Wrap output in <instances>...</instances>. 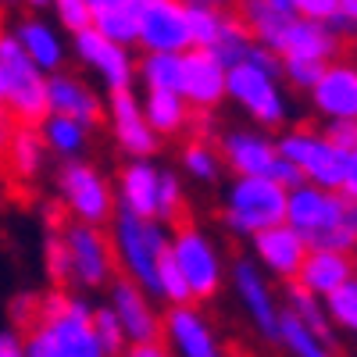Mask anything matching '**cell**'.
Here are the masks:
<instances>
[{"instance_id": "cell-1", "label": "cell", "mask_w": 357, "mask_h": 357, "mask_svg": "<svg viewBox=\"0 0 357 357\" xmlns=\"http://www.w3.org/2000/svg\"><path fill=\"white\" fill-rule=\"evenodd\" d=\"M29 357H107L97 329L93 307L68 289L40 296V314L25 329Z\"/></svg>"}, {"instance_id": "cell-2", "label": "cell", "mask_w": 357, "mask_h": 357, "mask_svg": "<svg viewBox=\"0 0 357 357\" xmlns=\"http://www.w3.org/2000/svg\"><path fill=\"white\" fill-rule=\"evenodd\" d=\"M286 225L304 236L307 250L357 254V204H350L340 190H293L286 200Z\"/></svg>"}, {"instance_id": "cell-3", "label": "cell", "mask_w": 357, "mask_h": 357, "mask_svg": "<svg viewBox=\"0 0 357 357\" xmlns=\"http://www.w3.org/2000/svg\"><path fill=\"white\" fill-rule=\"evenodd\" d=\"M168 243H172V232L158 218H136L118 211L111 222V247L118 268H122L129 282H136L151 296H158V272H161V261L168 257Z\"/></svg>"}, {"instance_id": "cell-4", "label": "cell", "mask_w": 357, "mask_h": 357, "mask_svg": "<svg viewBox=\"0 0 357 357\" xmlns=\"http://www.w3.org/2000/svg\"><path fill=\"white\" fill-rule=\"evenodd\" d=\"M289 193L268 175L232 178L222 197V225L236 240H254L257 232L286 222Z\"/></svg>"}, {"instance_id": "cell-5", "label": "cell", "mask_w": 357, "mask_h": 357, "mask_svg": "<svg viewBox=\"0 0 357 357\" xmlns=\"http://www.w3.org/2000/svg\"><path fill=\"white\" fill-rule=\"evenodd\" d=\"M168 254H172L175 268L183 272L193 304H207L222 293V286L229 279V264H225L222 247L200 225H178L172 232Z\"/></svg>"}, {"instance_id": "cell-6", "label": "cell", "mask_w": 357, "mask_h": 357, "mask_svg": "<svg viewBox=\"0 0 357 357\" xmlns=\"http://www.w3.org/2000/svg\"><path fill=\"white\" fill-rule=\"evenodd\" d=\"M57 197H61L72 222H82V225L104 229L118 215L114 183L89 161H65L57 168Z\"/></svg>"}, {"instance_id": "cell-7", "label": "cell", "mask_w": 357, "mask_h": 357, "mask_svg": "<svg viewBox=\"0 0 357 357\" xmlns=\"http://www.w3.org/2000/svg\"><path fill=\"white\" fill-rule=\"evenodd\" d=\"M229 100L257 129H282L289 118V97L282 89V75H272L250 61L229 68Z\"/></svg>"}, {"instance_id": "cell-8", "label": "cell", "mask_w": 357, "mask_h": 357, "mask_svg": "<svg viewBox=\"0 0 357 357\" xmlns=\"http://www.w3.org/2000/svg\"><path fill=\"white\" fill-rule=\"evenodd\" d=\"M57 232H61L65 250H68V282L75 289H104L114 282L118 261L111 247V232L97 225H82V222H68Z\"/></svg>"}, {"instance_id": "cell-9", "label": "cell", "mask_w": 357, "mask_h": 357, "mask_svg": "<svg viewBox=\"0 0 357 357\" xmlns=\"http://www.w3.org/2000/svg\"><path fill=\"white\" fill-rule=\"evenodd\" d=\"M275 143H279V158H286L289 165L301 168L307 186H318V190H340L343 186L347 154L336 151V146L325 139L321 129L296 126V129H286Z\"/></svg>"}, {"instance_id": "cell-10", "label": "cell", "mask_w": 357, "mask_h": 357, "mask_svg": "<svg viewBox=\"0 0 357 357\" xmlns=\"http://www.w3.org/2000/svg\"><path fill=\"white\" fill-rule=\"evenodd\" d=\"M0 68L8 75V111L22 126H40L50 114L47 111V75L22 54L11 29L0 33Z\"/></svg>"}, {"instance_id": "cell-11", "label": "cell", "mask_w": 357, "mask_h": 357, "mask_svg": "<svg viewBox=\"0 0 357 357\" xmlns=\"http://www.w3.org/2000/svg\"><path fill=\"white\" fill-rule=\"evenodd\" d=\"M229 282H232V293H236V301H240L243 314L250 318L254 333L264 343H279L282 301H279L275 289H272V279H268L250 257H236L229 264Z\"/></svg>"}, {"instance_id": "cell-12", "label": "cell", "mask_w": 357, "mask_h": 357, "mask_svg": "<svg viewBox=\"0 0 357 357\" xmlns=\"http://www.w3.org/2000/svg\"><path fill=\"white\" fill-rule=\"evenodd\" d=\"M104 118L114 146L126 154V161H154L161 151V136L151 129L143 114V100L132 93V89H118V93L107 97L104 104Z\"/></svg>"}, {"instance_id": "cell-13", "label": "cell", "mask_w": 357, "mask_h": 357, "mask_svg": "<svg viewBox=\"0 0 357 357\" xmlns=\"http://www.w3.org/2000/svg\"><path fill=\"white\" fill-rule=\"evenodd\" d=\"M161 343L172 350V357H229L215 321L197 304L168 307L161 314Z\"/></svg>"}, {"instance_id": "cell-14", "label": "cell", "mask_w": 357, "mask_h": 357, "mask_svg": "<svg viewBox=\"0 0 357 357\" xmlns=\"http://www.w3.org/2000/svg\"><path fill=\"white\" fill-rule=\"evenodd\" d=\"M136 47L143 54H186L190 43V8L178 0H151L139 8Z\"/></svg>"}, {"instance_id": "cell-15", "label": "cell", "mask_w": 357, "mask_h": 357, "mask_svg": "<svg viewBox=\"0 0 357 357\" xmlns=\"http://www.w3.org/2000/svg\"><path fill=\"white\" fill-rule=\"evenodd\" d=\"M72 54L79 57V65L86 72H93L107 93H118V89H132L136 82V57L129 47H118L107 36H100L97 29H86V33L72 36Z\"/></svg>"}, {"instance_id": "cell-16", "label": "cell", "mask_w": 357, "mask_h": 357, "mask_svg": "<svg viewBox=\"0 0 357 357\" xmlns=\"http://www.w3.org/2000/svg\"><path fill=\"white\" fill-rule=\"evenodd\" d=\"M304 257H307L304 236L296 232V229H289L286 222L257 232L254 240H250V261H254L272 282H286V286L296 282Z\"/></svg>"}, {"instance_id": "cell-17", "label": "cell", "mask_w": 357, "mask_h": 357, "mask_svg": "<svg viewBox=\"0 0 357 357\" xmlns=\"http://www.w3.org/2000/svg\"><path fill=\"white\" fill-rule=\"evenodd\" d=\"M311 107L329 122H357V61L336 57L311 86Z\"/></svg>"}, {"instance_id": "cell-18", "label": "cell", "mask_w": 357, "mask_h": 357, "mask_svg": "<svg viewBox=\"0 0 357 357\" xmlns=\"http://www.w3.org/2000/svg\"><path fill=\"white\" fill-rule=\"evenodd\" d=\"M218 158L232 172V178L272 175L279 161V143L261 129H225L218 136Z\"/></svg>"}, {"instance_id": "cell-19", "label": "cell", "mask_w": 357, "mask_h": 357, "mask_svg": "<svg viewBox=\"0 0 357 357\" xmlns=\"http://www.w3.org/2000/svg\"><path fill=\"white\" fill-rule=\"evenodd\" d=\"M178 93L186 97L193 111H215L222 100H229V68L211 50H186L183 54V86Z\"/></svg>"}, {"instance_id": "cell-20", "label": "cell", "mask_w": 357, "mask_h": 357, "mask_svg": "<svg viewBox=\"0 0 357 357\" xmlns=\"http://www.w3.org/2000/svg\"><path fill=\"white\" fill-rule=\"evenodd\" d=\"M151 301H154V296L143 293V289H139L136 282H129L126 275L114 279V282L107 286V307L114 311L118 321H122L129 343L161 340V314H158V307H154Z\"/></svg>"}, {"instance_id": "cell-21", "label": "cell", "mask_w": 357, "mask_h": 357, "mask_svg": "<svg viewBox=\"0 0 357 357\" xmlns=\"http://www.w3.org/2000/svg\"><path fill=\"white\" fill-rule=\"evenodd\" d=\"M11 36L18 40L22 54H25L47 79L57 75V72H65L68 43H65V33H61L54 22H47V18H40V15H29V18L15 22Z\"/></svg>"}, {"instance_id": "cell-22", "label": "cell", "mask_w": 357, "mask_h": 357, "mask_svg": "<svg viewBox=\"0 0 357 357\" xmlns=\"http://www.w3.org/2000/svg\"><path fill=\"white\" fill-rule=\"evenodd\" d=\"M47 111L61 114V118H75V122L89 129L100 126V118H104L100 93L82 75H72V72H57L47 79Z\"/></svg>"}, {"instance_id": "cell-23", "label": "cell", "mask_w": 357, "mask_h": 357, "mask_svg": "<svg viewBox=\"0 0 357 357\" xmlns=\"http://www.w3.org/2000/svg\"><path fill=\"white\" fill-rule=\"evenodd\" d=\"M158 190H161V168L154 161H126L114 178L118 211L136 218H158Z\"/></svg>"}, {"instance_id": "cell-24", "label": "cell", "mask_w": 357, "mask_h": 357, "mask_svg": "<svg viewBox=\"0 0 357 357\" xmlns=\"http://www.w3.org/2000/svg\"><path fill=\"white\" fill-rule=\"evenodd\" d=\"M350 279H357V264L354 254H336V250H307L296 286H304L307 293L329 301L333 293H340Z\"/></svg>"}, {"instance_id": "cell-25", "label": "cell", "mask_w": 357, "mask_h": 357, "mask_svg": "<svg viewBox=\"0 0 357 357\" xmlns=\"http://www.w3.org/2000/svg\"><path fill=\"white\" fill-rule=\"evenodd\" d=\"M47 154L61 158V161H82V154L89 151V126L75 122V118H61V114H47L36 126Z\"/></svg>"}, {"instance_id": "cell-26", "label": "cell", "mask_w": 357, "mask_h": 357, "mask_svg": "<svg viewBox=\"0 0 357 357\" xmlns=\"http://www.w3.org/2000/svg\"><path fill=\"white\" fill-rule=\"evenodd\" d=\"M139 100H143L146 122H151V129H154L161 139L186 132L190 122H193V107L186 104L183 93H143Z\"/></svg>"}, {"instance_id": "cell-27", "label": "cell", "mask_w": 357, "mask_h": 357, "mask_svg": "<svg viewBox=\"0 0 357 357\" xmlns=\"http://www.w3.org/2000/svg\"><path fill=\"white\" fill-rule=\"evenodd\" d=\"M282 311L286 314H293L296 321H304L311 333H318L321 340H329L333 343V318H329V307H325V301L321 296H314V293H307L304 286H296V282H289L286 286V296H282Z\"/></svg>"}, {"instance_id": "cell-28", "label": "cell", "mask_w": 357, "mask_h": 357, "mask_svg": "<svg viewBox=\"0 0 357 357\" xmlns=\"http://www.w3.org/2000/svg\"><path fill=\"white\" fill-rule=\"evenodd\" d=\"M136 79L146 93H178L183 86V54H143Z\"/></svg>"}, {"instance_id": "cell-29", "label": "cell", "mask_w": 357, "mask_h": 357, "mask_svg": "<svg viewBox=\"0 0 357 357\" xmlns=\"http://www.w3.org/2000/svg\"><path fill=\"white\" fill-rule=\"evenodd\" d=\"M47 146L36 132V126H18L15 139H11V151H8V165L18 178H25V183H33V178H40L43 165H47Z\"/></svg>"}, {"instance_id": "cell-30", "label": "cell", "mask_w": 357, "mask_h": 357, "mask_svg": "<svg viewBox=\"0 0 357 357\" xmlns=\"http://www.w3.org/2000/svg\"><path fill=\"white\" fill-rule=\"evenodd\" d=\"M279 347L289 357H336V347L329 340H321L318 333H311L304 321H296L286 311H282V321H279Z\"/></svg>"}, {"instance_id": "cell-31", "label": "cell", "mask_w": 357, "mask_h": 357, "mask_svg": "<svg viewBox=\"0 0 357 357\" xmlns=\"http://www.w3.org/2000/svg\"><path fill=\"white\" fill-rule=\"evenodd\" d=\"M254 47H257V43H254V36L247 33V25L229 11L225 22H222V33H218L215 47H211V54L218 57L225 68H236V65H243V61H247Z\"/></svg>"}, {"instance_id": "cell-32", "label": "cell", "mask_w": 357, "mask_h": 357, "mask_svg": "<svg viewBox=\"0 0 357 357\" xmlns=\"http://www.w3.org/2000/svg\"><path fill=\"white\" fill-rule=\"evenodd\" d=\"M139 8L143 4H122L111 11H97L93 15V29L100 36H107L118 47H136V33H139Z\"/></svg>"}, {"instance_id": "cell-33", "label": "cell", "mask_w": 357, "mask_h": 357, "mask_svg": "<svg viewBox=\"0 0 357 357\" xmlns=\"http://www.w3.org/2000/svg\"><path fill=\"white\" fill-rule=\"evenodd\" d=\"M178 165L186 168V175L193 183H215L222 175V158H218V146H211L207 139H190L183 151H178Z\"/></svg>"}, {"instance_id": "cell-34", "label": "cell", "mask_w": 357, "mask_h": 357, "mask_svg": "<svg viewBox=\"0 0 357 357\" xmlns=\"http://www.w3.org/2000/svg\"><path fill=\"white\" fill-rule=\"evenodd\" d=\"M186 215V190L178 183V175L161 168V190H158V222H178Z\"/></svg>"}, {"instance_id": "cell-35", "label": "cell", "mask_w": 357, "mask_h": 357, "mask_svg": "<svg viewBox=\"0 0 357 357\" xmlns=\"http://www.w3.org/2000/svg\"><path fill=\"white\" fill-rule=\"evenodd\" d=\"M93 329H97V340L104 347L107 357H122L129 350V340H126V329H122V321L114 318V311L107 304L93 307Z\"/></svg>"}, {"instance_id": "cell-36", "label": "cell", "mask_w": 357, "mask_h": 357, "mask_svg": "<svg viewBox=\"0 0 357 357\" xmlns=\"http://www.w3.org/2000/svg\"><path fill=\"white\" fill-rule=\"evenodd\" d=\"M54 25L61 29V33H86V29H93V8H89V0H54Z\"/></svg>"}, {"instance_id": "cell-37", "label": "cell", "mask_w": 357, "mask_h": 357, "mask_svg": "<svg viewBox=\"0 0 357 357\" xmlns=\"http://www.w3.org/2000/svg\"><path fill=\"white\" fill-rule=\"evenodd\" d=\"M325 307H329V318H333L336 329H343L357 340V279H350L340 293H333L329 301H325Z\"/></svg>"}, {"instance_id": "cell-38", "label": "cell", "mask_w": 357, "mask_h": 357, "mask_svg": "<svg viewBox=\"0 0 357 357\" xmlns=\"http://www.w3.org/2000/svg\"><path fill=\"white\" fill-rule=\"evenodd\" d=\"M225 15L229 11H200V8H190V43H193V50H211L215 47Z\"/></svg>"}, {"instance_id": "cell-39", "label": "cell", "mask_w": 357, "mask_h": 357, "mask_svg": "<svg viewBox=\"0 0 357 357\" xmlns=\"http://www.w3.org/2000/svg\"><path fill=\"white\" fill-rule=\"evenodd\" d=\"M158 296L168 304V307H183V304H193V296H190V286L183 279V272L175 268L172 254L161 261V272H158Z\"/></svg>"}, {"instance_id": "cell-40", "label": "cell", "mask_w": 357, "mask_h": 357, "mask_svg": "<svg viewBox=\"0 0 357 357\" xmlns=\"http://www.w3.org/2000/svg\"><path fill=\"white\" fill-rule=\"evenodd\" d=\"M43 272L50 282L65 286L68 282V250H65V240L61 232H50L47 243H43Z\"/></svg>"}, {"instance_id": "cell-41", "label": "cell", "mask_w": 357, "mask_h": 357, "mask_svg": "<svg viewBox=\"0 0 357 357\" xmlns=\"http://www.w3.org/2000/svg\"><path fill=\"white\" fill-rule=\"evenodd\" d=\"M293 15H301L307 22L333 25L340 18V0H293Z\"/></svg>"}, {"instance_id": "cell-42", "label": "cell", "mask_w": 357, "mask_h": 357, "mask_svg": "<svg viewBox=\"0 0 357 357\" xmlns=\"http://www.w3.org/2000/svg\"><path fill=\"white\" fill-rule=\"evenodd\" d=\"M321 68H325V65H314V61H282V79H286L289 86L307 89V93H311V86L318 82Z\"/></svg>"}, {"instance_id": "cell-43", "label": "cell", "mask_w": 357, "mask_h": 357, "mask_svg": "<svg viewBox=\"0 0 357 357\" xmlns=\"http://www.w3.org/2000/svg\"><path fill=\"white\" fill-rule=\"evenodd\" d=\"M36 314H40V296L36 293H22L11 301V321H15L18 333H25L29 325L36 321Z\"/></svg>"}, {"instance_id": "cell-44", "label": "cell", "mask_w": 357, "mask_h": 357, "mask_svg": "<svg viewBox=\"0 0 357 357\" xmlns=\"http://www.w3.org/2000/svg\"><path fill=\"white\" fill-rule=\"evenodd\" d=\"M321 132H325V139H329L336 151H343V154L357 151V122H329Z\"/></svg>"}, {"instance_id": "cell-45", "label": "cell", "mask_w": 357, "mask_h": 357, "mask_svg": "<svg viewBox=\"0 0 357 357\" xmlns=\"http://www.w3.org/2000/svg\"><path fill=\"white\" fill-rule=\"evenodd\" d=\"M268 178H275V183H279L286 193H293V190L307 186V183H304V175H301V168L289 165L286 158H279V161H275V168H272V175H268Z\"/></svg>"}, {"instance_id": "cell-46", "label": "cell", "mask_w": 357, "mask_h": 357, "mask_svg": "<svg viewBox=\"0 0 357 357\" xmlns=\"http://www.w3.org/2000/svg\"><path fill=\"white\" fill-rule=\"evenodd\" d=\"M0 357H29L25 333H18V329H4V333H0Z\"/></svg>"}, {"instance_id": "cell-47", "label": "cell", "mask_w": 357, "mask_h": 357, "mask_svg": "<svg viewBox=\"0 0 357 357\" xmlns=\"http://www.w3.org/2000/svg\"><path fill=\"white\" fill-rule=\"evenodd\" d=\"M333 29L340 36L357 33V0H340V18L333 22Z\"/></svg>"}, {"instance_id": "cell-48", "label": "cell", "mask_w": 357, "mask_h": 357, "mask_svg": "<svg viewBox=\"0 0 357 357\" xmlns=\"http://www.w3.org/2000/svg\"><path fill=\"white\" fill-rule=\"evenodd\" d=\"M18 132V118L11 111H0V161H8V151H11V139Z\"/></svg>"}, {"instance_id": "cell-49", "label": "cell", "mask_w": 357, "mask_h": 357, "mask_svg": "<svg viewBox=\"0 0 357 357\" xmlns=\"http://www.w3.org/2000/svg\"><path fill=\"white\" fill-rule=\"evenodd\" d=\"M340 193H343L350 204H357V151L347 154V168H343V186H340Z\"/></svg>"}, {"instance_id": "cell-50", "label": "cell", "mask_w": 357, "mask_h": 357, "mask_svg": "<svg viewBox=\"0 0 357 357\" xmlns=\"http://www.w3.org/2000/svg\"><path fill=\"white\" fill-rule=\"evenodd\" d=\"M122 357H172V350L161 340H151V343H129Z\"/></svg>"}, {"instance_id": "cell-51", "label": "cell", "mask_w": 357, "mask_h": 357, "mask_svg": "<svg viewBox=\"0 0 357 357\" xmlns=\"http://www.w3.org/2000/svg\"><path fill=\"white\" fill-rule=\"evenodd\" d=\"M186 8H200V11H232L240 0H178Z\"/></svg>"}, {"instance_id": "cell-52", "label": "cell", "mask_w": 357, "mask_h": 357, "mask_svg": "<svg viewBox=\"0 0 357 357\" xmlns=\"http://www.w3.org/2000/svg\"><path fill=\"white\" fill-rule=\"evenodd\" d=\"M122 4H139V0H89V8L97 11H111V8H122Z\"/></svg>"}, {"instance_id": "cell-53", "label": "cell", "mask_w": 357, "mask_h": 357, "mask_svg": "<svg viewBox=\"0 0 357 357\" xmlns=\"http://www.w3.org/2000/svg\"><path fill=\"white\" fill-rule=\"evenodd\" d=\"M22 4L33 11V15H43V11H50L54 8V0H22Z\"/></svg>"}, {"instance_id": "cell-54", "label": "cell", "mask_w": 357, "mask_h": 357, "mask_svg": "<svg viewBox=\"0 0 357 357\" xmlns=\"http://www.w3.org/2000/svg\"><path fill=\"white\" fill-rule=\"evenodd\" d=\"M272 11H279V15H293V0H264Z\"/></svg>"}, {"instance_id": "cell-55", "label": "cell", "mask_w": 357, "mask_h": 357, "mask_svg": "<svg viewBox=\"0 0 357 357\" xmlns=\"http://www.w3.org/2000/svg\"><path fill=\"white\" fill-rule=\"evenodd\" d=\"M0 111H8V75L0 68Z\"/></svg>"}, {"instance_id": "cell-56", "label": "cell", "mask_w": 357, "mask_h": 357, "mask_svg": "<svg viewBox=\"0 0 357 357\" xmlns=\"http://www.w3.org/2000/svg\"><path fill=\"white\" fill-rule=\"evenodd\" d=\"M0 4H8V8H11V4H22V0H0Z\"/></svg>"}, {"instance_id": "cell-57", "label": "cell", "mask_w": 357, "mask_h": 357, "mask_svg": "<svg viewBox=\"0 0 357 357\" xmlns=\"http://www.w3.org/2000/svg\"><path fill=\"white\" fill-rule=\"evenodd\" d=\"M139 4H151V0H139Z\"/></svg>"}, {"instance_id": "cell-58", "label": "cell", "mask_w": 357, "mask_h": 357, "mask_svg": "<svg viewBox=\"0 0 357 357\" xmlns=\"http://www.w3.org/2000/svg\"><path fill=\"white\" fill-rule=\"evenodd\" d=\"M354 264H357V254H354Z\"/></svg>"}]
</instances>
